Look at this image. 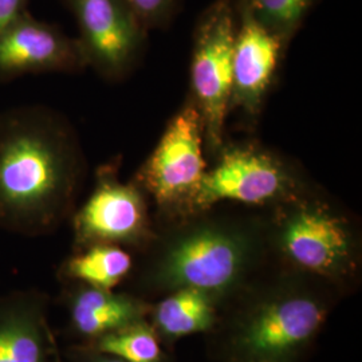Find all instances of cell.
I'll return each mask as SVG.
<instances>
[{
	"mask_svg": "<svg viewBox=\"0 0 362 362\" xmlns=\"http://www.w3.org/2000/svg\"><path fill=\"white\" fill-rule=\"evenodd\" d=\"M88 170L77 130L61 112L22 105L0 113V228L52 231L71 211Z\"/></svg>",
	"mask_w": 362,
	"mask_h": 362,
	"instance_id": "6da1fadb",
	"label": "cell"
},
{
	"mask_svg": "<svg viewBox=\"0 0 362 362\" xmlns=\"http://www.w3.org/2000/svg\"><path fill=\"white\" fill-rule=\"evenodd\" d=\"M212 161L177 216L207 212L223 202L284 204L309 188L293 158L252 140H227Z\"/></svg>",
	"mask_w": 362,
	"mask_h": 362,
	"instance_id": "7a4b0ae2",
	"label": "cell"
},
{
	"mask_svg": "<svg viewBox=\"0 0 362 362\" xmlns=\"http://www.w3.org/2000/svg\"><path fill=\"white\" fill-rule=\"evenodd\" d=\"M235 33L236 0H214L194 23L187 97L202 117L206 152L211 158L227 141Z\"/></svg>",
	"mask_w": 362,
	"mask_h": 362,
	"instance_id": "3957f363",
	"label": "cell"
},
{
	"mask_svg": "<svg viewBox=\"0 0 362 362\" xmlns=\"http://www.w3.org/2000/svg\"><path fill=\"white\" fill-rule=\"evenodd\" d=\"M254 250V235L246 230L226 221H200L170 238L160 259V275L184 288L221 290L245 270Z\"/></svg>",
	"mask_w": 362,
	"mask_h": 362,
	"instance_id": "277c9868",
	"label": "cell"
},
{
	"mask_svg": "<svg viewBox=\"0 0 362 362\" xmlns=\"http://www.w3.org/2000/svg\"><path fill=\"white\" fill-rule=\"evenodd\" d=\"M206 156L203 121L187 97L133 180L163 211L177 216L207 170Z\"/></svg>",
	"mask_w": 362,
	"mask_h": 362,
	"instance_id": "5b68a950",
	"label": "cell"
},
{
	"mask_svg": "<svg viewBox=\"0 0 362 362\" xmlns=\"http://www.w3.org/2000/svg\"><path fill=\"white\" fill-rule=\"evenodd\" d=\"M76 19L88 69L107 82L129 77L143 59L149 31L128 0H62Z\"/></svg>",
	"mask_w": 362,
	"mask_h": 362,
	"instance_id": "8992f818",
	"label": "cell"
},
{
	"mask_svg": "<svg viewBox=\"0 0 362 362\" xmlns=\"http://www.w3.org/2000/svg\"><path fill=\"white\" fill-rule=\"evenodd\" d=\"M284 206L276 242L287 258L320 274H334L349 266L356 243L348 219L322 200L309 196V188Z\"/></svg>",
	"mask_w": 362,
	"mask_h": 362,
	"instance_id": "52a82bcc",
	"label": "cell"
},
{
	"mask_svg": "<svg viewBox=\"0 0 362 362\" xmlns=\"http://www.w3.org/2000/svg\"><path fill=\"white\" fill-rule=\"evenodd\" d=\"M121 157L95 170L90 196L73 216L76 245H136L149 235L146 194L136 181L119 179Z\"/></svg>",
	"mask_w": 362,
	"mask_h": 362,
	"instance_id": "ba28073f",
	"label": "cell"
},
{
	"mask_svg": "<svg viewBox=\"0 0 362 362\" xmlns=\"http://www.w3.org/2000/svg\"><path fill=\"white\" fill-rule=\"evenodd\" d=\"M286 52L284 42L259 23L246 1L236 0L230 116L239 115L248 128L257 124Z\"/></svg>",
	"mask_w": 362,
	"mask_h": 362,
	"instance_id": "9c48e42d",
	"label": "cell"
},
{
	"mask_svg": "<svg viewBox=\"0 0 362 362\" xmlns=\"http://www.w3.org/2000/svg\"><path fill=\"white\" fill-rule=\"evenodd\" d=\"M86 69L77 38L30 11L0 35V82L50 73L77 74Z\"/></svg>",
	"mask_w": 362,
	"mask_h": 362,
	"instance_id": "30bf717a",
	"label": "cell"
},
{
	"mask_svg": "<svg viewBox=\"0 0 362 362\" xmlns=\"http://www.w3.org/2000/svg\"><path fill=\"white\" fill-rule=\"evenodd\" d=\"M43 298L16 291L0 298V362H52Z\"/></svg>",
	"mask_w": 362,
	"mask_h": 362,
	"instance_id": "8fae6325",
	"label": "cell"
},
{
	"mask_svg": "<svg viewBox=\"0 0 362 362\" xmlns=\"http://www.w3.org/2000/svg\"><path fill=\"white\" fill-rule=\"evenodd\" d=\"M324 321V310L310 299L278 302L263 311L250 326L246 344L257 353L275 354L302 344Z\"/></svg>",
	"mask_w": 362,
	"mask_h": 362,
	"instance_id": "7c38bea8",
	"label": "cell"
},
{
	"mask_svg": "<svg viewBox=\"0 0 362 362\" xmlns=\"http://www.w3.org/2000/svg\"><path fill=\"white\" fill-rule=\"evenodd\" d=\"M70 313L77 332L100 338L134 324L139 308L129 298L112 294L110 290L89 287L74 296Z\"/></svg>",
	"mask_w": 362,
	"mask_h": 362,
	"instance_id": "4fadbf2b",
	"label": "cell"
},
{
	"mask_svg": "<svg viewBox=\"0 0 362 362\" xmlns=\"http://www.w3.org/2000/svg\"><path fill=\"white\" fill-rule=\"evenodd\" d=\"M133 260L129 252L115 245H91L66 262L70 278L103 290H112L130 272Z\"/></svg>",
	"mask_w": 362,
	"mask_h": 362,
	"instance_id": "5bb4252c",
	"label": "cell"
},
{
	"mask_svg": "<svg viewBox=\"0 0 362 362\" xmlns=\"http://www.w3.org/2000/svg\"><path fill=\"white\" fill-rule=\"evenodd\" d=\"M157 324L169 336H188L204 332L212 324L214 315L204 291L182 288L167 298L157 308Z\"/></svg>",
	"mask_w": 362,
	"mask_h": 362,
	"instance_id": "9a60e30c",
	"label": "cell"
},
{
	"mask_svg": "<svg viewBox=\"0 0 362 362\" xmlns=\"http://www.w3.org/2000/svg\"><path fill=\"white\" fill-rule=\"evenodd\" d=\"M251 13L288 49L317 0H245Z\"/></svg>",
	"mask_w": 362,
	"mask_h": 362,
	"instance_id": "2e32d148",
	"label": "cell"
},
{
	"mask_svg": "<svg viewBox=\"0 0 362 362\" xmlns=\"http://www.w3.org/2000/svg\"><path fill=\"white\" fill-rule=\"evenodd\" d=\"M95 348L124 362H157L161 353L153 333L134 324L100 337Z\"/></svg>",
	"mask_w": 362,
	"mask_h": 362,
	"instance_id": "e0dca14e",
	"label": "cell"
},
{
	"mask_svg": "<svg viewBox=\"0 0 362 362\" xmlns=\"http://www.w3.org/2000/svg\"><path fill=\"white\" fill-rule=\"evenodd\" d=\"M128 3L149 33L169 28L182 8V0H128Z\"/></svg>",
	"mask_w": 362,
	"mask_h": 362,
	"instance_id": "ac0fdd59",
	"label": "cell"
},
{
	"mask_svg": "<svg viewBox=\"0 0 362 362\" xmlns=\"http://www.w3.org/2000/svg\"><path fill=\"white\" fill-rule=\"evenodd\" d=\"M28 3L30 0H0V35L28 13Z\"/></svg>",
	"mask_w": 362,
	"mask_h": 362,
	"instance_id": "d6986e66",
	"label": "cell"
},
{
	"mask_svg": "<svg viewBox=\"0 0 362 362\" xmlns=\"http://www.w3.org/2000/svg\"><path fill=\"white\" fill-rule=\"evenodd\" d=\"M94 362H124L117 360V358H97Z\"/></svg>",
	"mask_w": 362,
	"mask_h": 362,
	"instance_id": "ffe728a7",
	"label": "cell"
}]
</instances>
